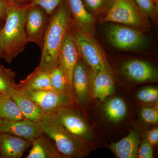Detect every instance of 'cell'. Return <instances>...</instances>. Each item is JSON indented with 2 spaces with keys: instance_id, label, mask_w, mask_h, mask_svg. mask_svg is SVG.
Instances as JSON below:
<instances>
[{
  "instance_id": "obj_1",
  "label": "cell",
  "mask_w": 158,
  "mask_h": 158,
  "mask_svg": "<svg viewBox=\"0 0 158 158\" xmlns=\"http://www.w3.org/2000/svg\"><path fill=\"white\" fill-rule=\"evenodd\" d=\"M65 1L50 16L41 48V58L37 67L49 72L59 65V51L72 25Z\"/></svg>"
},
{
  "instance_id": "obj_2",
  "label": "cell",
  "mask_w": 158,
  "mask_h": 158,
  "mask_svg": "<svg viewBox=\"0 0 158 158\" xmlns=\"http://www.w3.org/2000/svg\"><path fill=\"white\" fill-rule=\"evenodd\" d=\"M29 4H12L6 12L0 30V51L6 62L13 59L25 49L28 43L25 30L26 14Z\"/></svg>"
},
{
  "instance_id": "obj_3",
  "label": "cell",
  "mask_w": 158,
  "mask_h": 158,
  "mask_svg": "<svg viewBox=\"0 0 158 158\" xmlns=\"http://www.w3.org/2000/svg\"><path fill=\"white\" fill-rule=\"evenodd\" d=\"M37 123L43 133L50 138L59 152L66 158H82L89 155L87 142L69 131L54 114L45 113Z\"/></svg>"
},
{
  "instance_id": "obj_4",
  "label": "cell",
  "mask_w": 158,
  "mask_h": 158,
  "mask_svg": "<svg viewBox=\"0 0 158 158\" xmlns=\"http://www.w3.org/2000/svg\"><path fill=\"white\" fill-rule=\"evenodd\" d=\"M70 32L78 50L80 57L91 69L92 73L110 71L106 55L101 47L88 33L73 27Z\"/></svg>"
},
{
  "instance_id": "obj_5",
  "label": "cell",
  "mask_w": 158,
  "mask_h": 158,
  "mask_svg": "<svg viewBox=\"0 0 158 158\" xmlns=\"http://www.w3.org/2000/svg\"><path fill=\"white\" fill-rule=\"evenodd\" d=\"M104 32L108 41L118 49L138 50L146 47L148 44L142 33L127 26L110 25L105 28Z\"/></svg>"
},
{
  "instance_id": "obj_6",
  "label": "cell",
  "mask_w": 158,
  "mask_h": 158,
  "mask_svg": "<svg viewBox=\"0 0 158 158\" xmlns=\"http://www.w3.org/2000/svg\"><path fill=\"white\" fill-rule=\"evenodd\" d=\"M103 22L118 23L146 30L147 25L133 0H113L102 20Z\"/></svg>"
},
{
  "instance_id": "obj_7",
  "label": "cell",
  "mask_w": 158,
  "mask_h": 158,
  "mask_svg": "<svg viewBox=\"0 0 158 158\" xmlns=\"http://www.w3.org/2000/svg\"><path fill=\"white\" fill-rule=\"evenodd\" d=\"M18 89L46 113L54 114L60 108L72 106L74 104L72 98L68 93H61L54 90Z\"/></svg>"
},
{
  "instance_id": "obj_8",
  "label": "cell",
  "mask_w": 158,
  "mask_h": 158,
  "mask_svg": "<svg viewBox=\"0 0 158 158\" xmlns=\"http://www.w3.org/2000/svg\"><path fill=\"white\" fill-rule=\"evenodd\" d=\"M54 114L62 125L74 135L86 142L92 139L90 127L79 110L72 106L64 107Z\"/></svg>"
},
{
  "instance_id": "obj_9",
  "label": "cell",
  "mask_w": 158,
  "mask_h": 158,
  "mask_svg": "<svg viewBox=\"0 0 158 158\" xmlns=\"http://www.w3.org/2000/svg\"><path fill=\"white\" fill-rule=\"evenodd\" d=\"M49 17L42 8L29 5L25 19L26 35L29 43L35 44L41 48Z\"/></svg>"
},
{
  "instance_id": "obj_10",
  "label": "cell",
  "mask_w": 158,
  "mask_h": 158,
  "mask_svg": "<svg viewBox=\"0 0 158 158\" xmlns=\"http://www.w3.org/2000/svg\"><path fill=\"white\" fill-rule=\"evenodd\" d=\"M80 58L78 50L70 30L66 34L59 51V65L65 73L67 80L68 92L72 98L73 75Z\"/></svg>"
},
{
  "instance_id": "obj_11",
  "label": "cell",
  "mask_w": 158,
  "mask_h": 158,
  "mask_svg": "<svg viewBox=\"0 0 158 158\" xmlns=\"http://www.w3.org/2000/svg\"><path fill=\"white\" fill-rule=\"evenodd\" d=\"M90 73L85 62L80 59L74 70L72 78V98L74 103L85 106L89 101L90 92Z\"/></svg>"
},
{
  "instance_id": "obj_12",
  "label": "cell",
  "mask_w": 158,
  "mask_h": 158,
  "mask_svg": "<svg viewBox=\"0 0 158 158\" xmlns=\"http://www.w3.org/2000/svg\"><path fill=\"white\" fill-rule=\"evenodd\" d=\"M0 133L18 136L32 142L43 133L37 123L26 118L19 120L0 118Z\"/></svg>"
},
{
  "instance_id": "obj_13",
  "label": "cell",
  "mask_w": 158,
  "mask_h": 158,
  "mask_svg": "<svg viewBox=\"0 0 158 158\" xmlns=\"http://www.w3.org/2000/svg\"><path fill=\"white\" fill-rule=\"evenodd\" d=\"M123 72L131 81L136 82L156 81L158 72L149 62L141 60H131L125 62Z\"/></svg>"
},
{
  "instance_id": "obj_14",
  "label": "cell",
  "mask_w": 158,
  "mask_h": 158,
  "mask_svg": "<svg viewBox=\"0 0 158 158\" xmlns=\"http://www.w3.org/2000/svg\"><path fill=\"white\" fill-rule=\"evenodd\" d=\"M32 144V142L24 138L0 133V157L21 158Z\"/></svg>"
},
{
  "instance_id": "obj_15",
  "label": "cell",
  "mask_w": 158,
  "mask_h": 158,
  "mask_svg": "<svg viewBox=\"0 0 158 158\" xmlns=\"http://www.w3.org/2000/svg\"><path fill=\"white\" fill-rule=\"evenodd\" d=\"M74 26L82 31L89 33L93 31L94 19L86 9L82 0H66Z\"/></svg>"
},
{
  "instance_id": "obj_16",
  "label": "cell",
  "mask_w": 158,
  "mask_h": 158,
  "mask_svg": "<svg viewBox=\"0 0 158 158\" xmlns=\"http://www.w3.org/2000/svg\"><path fill=\"white\" fill-rule=\"evenodd\" d=\"M93 74L90 92L94 97L100 101H103L115 90V83L111 71H102Z\"/></svg>"
},
{
  "instance_id": "obj_17",
  "label": "cell",
  "mask_w": 158,
  "mask_h": 158,
  "mask_svg": "<svg viewBox=\"0 0 158 158\" xmlns=\"http://www.w3.org/2000/svg\"><path fill=\"white\" fill-rule=\"evenodd\" d=\"M9 95L16 103L25 118L37 123L42 119L45 112L34 102L25 96L16 87L11 89Z\"/></svg>"
},
{
  "instance_id": "obj_18",
  "label": "cell",
  "mask_w": 158,
  "mask_h": 158,
  "mask_svg": "<svg viewBox=\"0 0 158 158\" xmlns=\"http://www.w3.org/2000/svg\"><path fill=\"white\" fill-rule=\"evenodd\" d=\"M140 140L139 134L131 130L126 137L117 142L111 143L110 149L118 158H137Z\"/></svg>"
},
{
  "instance_id": "obj_19",
  "label": "cell",
  "mask_w": 158,
  "mask_h": 158,
  "mask_svg": "<svg viewBox=\"0 0 158 158\" xmlns=\"http://www.w3.org/2000/svg\"><path fill=\"white\" fill-rule=\"evenodd\" d=\"M27 158H67L57 149L53 141L43 133L32 142Z\"/></svg>"
},
{
  "instance_id": "obj_20",
  "label": "cell",
  "mask_w": 158,
  "mask_h": 158,
  "mask_svg": "<svg viewBox=\"0 0 158 158\" xmlns=\"http://www.w3.org/2000/svg\"><path fill=\"white\" fill-rule=\"evenodd\" d=\"M18 89L34 90H54L51 84L50 72L38 67L25 79L16 84Z\"/></svg>"
},
{
  "instance_id": "obj_21",
  "label": "cell",
  "mask_w": 158,
  "mask_h": 158,
  "mask_svg": "<svg viewBox=\"0 0 158 158\" xmlns=\"http://www.w3.org/2000/svg\"><path fill=\"white\" fill-rule=\"evenodd\" d=\"M104 112L110 121L117 123L122 121L126 116L127 107L121 98H113L106 102L103 107Z\"/></svg>"
},
{
  "instance_id": "obj_22",
  "label": "cell",
  "mask_w": 158,
  "mask_h": 158,
  "mask_svg": "<svg viewBox=\"0 0 158 158\" xmlns=\"http://www.w3.org/2000/svg\"><path fill=\"white\" fill-rule=\"evenodd\" d=\"M0 118L11 120L26 118L16 103L9 95L3 96L0 100Z\"/></svg>"
},
{
  "instance_id": "obj_23",
  "label": "cell",
  "mask_w": 158,
  "mask_h": 158,
  "mask_svg": "<svg viewBox=\"0 0 158 158\" xmlns=\"http://www.w3.org/2000/svg\"><path fill=\"white\" fill-rule=\"evenodd\" d=\"M15 80L14 72L0 65V94L9 95L11 89L16 87Z\"/></svg>"
},
{
  "instance_id": "obj_24",
  "label": "cell",
  "mask_w": 158,
  "mask_h": 158,
  "mask_svg": "<svg viewBox=\"0 0 158 158\" xmlns=\"http://www.w3.org/2000/svg\"><path fill=\"white\" fill-rule=\"evenodd\" d=\"M50 77L54 90L61 93H69L66 77L59 65L50 71Z\"/></svg>"
},
{
  "instance_id": "obj_25",
  "label": "cell",
  "mask_w": 158,
  "mask_h": 158,
  "mask_svg": "<svg viewBox=\"0 0 158 158\" xmlns=\"http://www.w3.org/2000/svg\"><path fill=\"white\" fill-rule=\"evenodd\" d=\"M66 0H28L31 6H36L42 8L49 16L56 11Z\"/></svg>"
},
{
  "instance_id": "obj_26",
  "label": "cell",
  "mask_w": 158,
  "mask_h": 158,
  "mask_svg": "<svg viewBox=\"0 0 158 158\" xmlns=\"http://www.w3.org/2000/svg\"><path fill=\"white\" fill-rule=\"evenodd\" d=\"M139 101L145 103H152L158 102V89L156 87H148L139 90L137 94Z\"/></svg>"
},
{
  "instance_id": "obj_27",
  "label": "cell",
  "mask_w": 158,
  "mask_h": 158,
  "mask_svg": "<svg viewBox=\"0 0 158 158\" xmlns=\"http://www.w3.org/2000/svg\"><path fill=\"white\" fill-rule=\"evenodd\" d=\"M85 7L95 13L107 11L113 0H82Z\"/></svg>"
},
{
  "instance_id": "obj_28",
  "label": "cell",
  "mask_w": 158,
  "mask_h": 158,
  "mask_svg": "<svg viewBox=\"0 0 158 158\" xmlns=\"http://www.w3.org/2000/svg\"><path fill=\"white\" fill-rule=\"evenodd\" d=\"M139 10L143 14L151 17H156L157 12L156 3L153 0H135Z\"/></svg>"
},
{
  "instance_id": "obj_29",
  "label": "cell",
  "mask_w": 158,
  "mask_h": 158,
  "mask_svg": "<svg viewBox=\"0 0 158 158\" xmlns=\"http://www.w3.org/2000/svg\"><path fill=\"white\" fill-rule=\"evenodd\" d=\"M140 116L142 120L148 124H156L158 122V108L144 106L141 108Z\"/></svg>"
},
{
  "instance_id": "obj_30",
  "label": "cell",
  "mask_w": 158,
  "mask_h": 158,
  "mask_svg": "<svg viewBox=\"0 0 158 158\" xmlns=\"http://www.w3.org/2000/svg\"><path fill=\"white\" fill-rule=\"evenodd\" d=\"M137 158H153V146L145 139L141 141L140 144H139Z\"/></svg>"
},
{
  "instance_id": "obj_31",
  "label": "cell",
  "mask_w": 158,
  "mask_h": 158,
  "mask_svg": "<svg viewBox=\"0 0 158 158\" xmlns=\"http://www.w3.org/2000/svg\"><path fill=\"white\" fill-rule=\"evenodd\" d=\"M145 140L153 146L157 145L158 143V128L148 131L145 133Z\"/></svg>"
},
{
  "instance_id": "obj_32",
  "label": "cell",
  "mask_w": 158,
  "mask_h": 158,
  "mask_svg": "<svg viewBox=\"0 0 158 158\" xmlns=\"http://www.w3.org/2000/svg\"><path fill=\"white\" fill-rule=\"evenodd\" d=\"M14 3L9 0H0V19L4 21L6 19V12L10 5Z\"/></svg>"
},
{
  "instance_id": "obj_33",
  "label": "cell",
  "mask_w": 158,
  "mask_h": 158,
  "mask_svg": "<svg viewBox=\"0 0 158 158\" xmlns=\"http://www.w3.org/2000/svg\"><path fill=\"white\" fill-rule=\"evenodd\" d=\"M10 2L15 4H22V3L28 0H9Z\"/></svg>"
},
{
  "instance_id": "obj_34",
  "label": "cell",
  "mask_w": 158,
  "mask_h": 158,
  "mask_svg": "<svg viewBox=\"0 0 158 158\" xmlns=\"http://www.w3.org/2000/svg\"><path fill=\"white\" fill-rule=\"evenodd\" d=\"M2 22H4V21H3L2 20V19H0V30H1V28H2V27L3 24H2Z\"/></svg>"
},
{
  "instance_id": "obj_35",
  "label": "cell",
  "mask_w": 158,
  "mask_h": 158,
  "mask_svg": "<svg viewBox=\"0 0 158 158\" xmlns=\"http://www.w3.org/2000/svg\"><path fill=\"white\" fill-rule=\"evenodd\" d=\"M156 3H158V0H153Z\"/></svg>"
},
{
  "instance_id": "obj_36",
  "label": "cell",
  "mask_w": 158,
  "mask_h": 158,
  "mask_svg": "<svg viewBox=\"0 0 158 158\" xmlns=\"http://www.w3.org/2000/svg\"><path fill=\"white\" fill-rule=\"evenodd\" d=\"M2 58V54H1V51H0V59Z\"/></svg>"
},
{
  "instance_id": "obj_37",
  "label": "cell",
  "mask_w": 158,
  "mask_h": 158,
  "mask_svg": "<svg viewBox=\"0 0 158 158\" xmlns=\"http://www.w3.org/2000/svg\"><path fill=\"white\" fill-rule=\"evenodd\" d=\"M3 95H2V94H0V100L1 99V98H2V97Z\"/></svg>"
}]
</instances>
